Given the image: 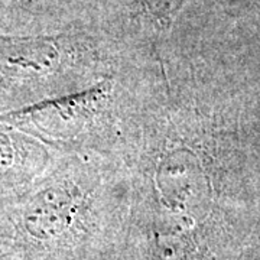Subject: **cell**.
<instances>
[{
    "mask_svg": "<svg viewBox=\"0 0 260 260\" xmlns=\"http://www.w3.org/2000/svg\"><path fill=\"white\" fill-rule=\"evenodd\" d=\"M5 239H6V234H5V232H3V229L0 227V246H2V243H3Z\"/></svg>",
    "mask_w": 260,
    "mask_h": 260,
    "instance_id": "cell-3",
    "label": "cell"
},
{
    "mask_svg": "<svg viewBox=\"0 0 260 260\" xmlns=\"http://www.w3.org/2000/svg\"><path fill=\"white\" fill-rule=\"evenodd\" d=\"M29 150L25 139L0 121V201H5L28 177Z\"/></svg>",
    "mask_w": 260,
    "mask_h": 260,
    "instance_id": "cell-2",
    "label": "cell"
},
{
    "mask_svg": "<svg viewBox=\"0 0 260 260\" xmlns=\"http://www.w3.org/2000/svg\"><path fill=\"white\" fill-rule=\"evenodd\" d=\"M0 260H13L10 254H0Z\"/></svg>",
    "mask_w": 260,
    "mask_h": 260,
    "instance_id": "cell-4",
    "label": "cell"
},
{
    "mask_svg": "<svg viewBox=\"0 0 260 260\" xmlns=\"http://www.w3.org/2000/svg\"><path fill=\"white\" fill-rule=\"evenodd\" d=\"M109 91V85H99L81 94L23 106L13 112L0 113V121L39 138L67 139L83 130L84 124L99 112L100 102Z\"/></svg>",
    "mask_w": 260,
    "mask_h": 260,
    "instance_id": "cell-1",
    "label": "cell"
}]
</instances>
